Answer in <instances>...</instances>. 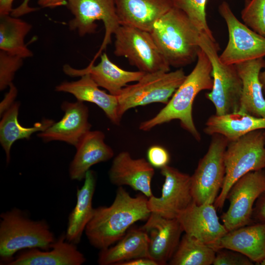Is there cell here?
<instances>
[{
    "mask_svg": "<svg viewBox=\"0 0 265 265\" xmlns=\"http://www.w3.org/2000/svg\"><path fill=\"white\" fill-rule=\"evenodd\" d=\"M84 180L83 186L77 189L76 204L69 215L65 233L66 239L75 244L80 242L94 211L92 201L96 183L95 173L89 170Z\"/></svg>",
    "mask_w": 265,
    "mask_h": 265,
    "instance_id": "d4e9b609",
    "label": "cell"
},
{
    "mask_svg": "<svg viewBox=\"0 0 265 265\" xmlns=\"http://www.w3.org/2000/svg\"><path fill=\"white\" fill-rule=\"evenodd\" d=\"M114 34L116 56L126 57L131 65L145 73L169 72L170 66L150 32L120 25Z\"/></svg>",
    "mask_w": 265,
    "mask_h": 265,
    "instance_id": "ba28073f",
    "label": "cell"
},
{
    "mask_svg": "<svg viewBox=\"0 0 265 265\" xmlns=\"http://www.w3.org/2000/svg\"><path fill=\"white\" fill-rule=\"evenodd\" d=\"M68 0H38V4L43 8H55L66 5Z\"/></svg>",
    "mask_w": 265,
    "mask_h": 265,
    "instance_id": "ab89813d",
    "label": "cell"
},
{
    "mask_svg": "<svg viewBox=\"0 0 265 265\" xmlns=\"http://www.w3.org/2000/svg\"><path fill=\"white\" fill-rule=\"evenodd\" d=\"M164 177L161 194L148 199L151 212L168 219L177 218L193 202L191 176L168 165L160 169Z\"/></svg>",
    "mask_w": 265,
    "mask_h": 265,
    "instance_id": "4fadbf2b",
    "label": "cell"
},
{
    "mask_svg": "<svg viewBox=\"0 0 265 265\" xmlns=\"http://www.w3.org/2000/svg\"><path fill=\"white\" fill-rule=\"evenodd\" d=\"M115 2L120 25L148 32L174 6L172 0H115Z\"/></svg>",
    "mask_w": 265,
    "mask_h": 265,
    "instance_id": "d6986e66",
    "label": "cell"
},
{
    "mask_svg": "<svg viewBox=\"0 0 265 265\" xmlns=\"http://www.w3.org/2000/svg\"><path fill=\"white\" fill-rule=\"evenodd\" d=\"M174 5L183 11L201 34L216 42L206 19L207 0H172Z\"/></svg>",
    "mask_w": 265,
    "mask_h": 265,
    "instance_id": "4dcf8cb0",
    "label": "cell"
},
{
    "mask_svg": "<svg viewBox=\"0 0 265 265\" xmlns=\"http://www.w3.org/2000/svg\"><path fill=\"white\" fill-rule=\"evenodd\" d=\"M260 80L262 84L264 93L265 94V70L260 72Z\"/></svg>",
    "mask_w": 265,
    "mask_h": 265,
    "instance_id": "b9f144b4",
    "label": "cell"
},
{
    "mask_svg": "<svg viewBox=\"0 0 265 265\" xmlns=\"http://www.w3.org/2000/svg\"><path fill=\"white\" fill-rule=\"evenodd\" d=\"M9 90L5 94L0 104V115L3 114L15 103V100L18 94V90L13 83L9 86Z\"/></svg>",
    "mask_w": 265,
    "mask_h": 265,
    "instance_id": "8d00e7d4",
    "label": "cell"
},
{
    "mask_svg": "<svg viewBox=\"0 0 265 265\" xmlns=\"http://www.w3.org/2000/svg\"><path fill=\"white\" fill-rule=\"evenodd\" d=\"M141 228L148 237L149 257L158 265L167 264L176 250L184 232L178 220L151 212Z\"/></svg>",
    "mask_w": 265,
    "mask_h": 265,
    "instance_id": "9a60e30c",
    "label": "cell"
},
{
    "mask_svg": "<svg viewBox=\"0 0 265 265\" xmlns=\"http://www.w3.org/2000/svg\"><path fill=\"white\" fill-rule=\"evenodd\" d=\"M64 111L62 119L54 122L37 135L44 142L60 141L76 147L81 138L89 131V109L82 102L64 101L61 105Z\"/></svg>",
    "mask_w": 265,
    "mask_h": 265,
    "instance_id": "2e32d148",
    "label": "cell"
},
{
    "mask_svg": "<svg viewBox=\"0 0 265 265\" xmlns=\"http://www.w3.org/2000/svg\"><path fill=\"white\" fill-rule=\"evenodd\" d=\"M229 142L220 134L212 135L207 153L191 176V192L196 204H214L217 197L225 179L224 155Z\"/></svg>",
    "mask_w": 265,
    "mask_h": 265,
    "instance_id": "9c48e42d",
    "label": "cell"
},
{
    "mask_svg": "<svg viewBox=\"0 0 265 265\" xmlns=\"http://www.w3.org/2000/svg\"><path fill=\"white\" fill-rule=\"evenodd\" d=\"M225 177L222 188L214 202L221 210L234 184L247 173L265 168V131L249 132L229 142L224 155Z\"/></svg>",
    "mask_w": 265,
    "mask_h": 265,
    "instance_id": "5b68a950",
    "label": "cell"
},
{
    "mask_svg": "<svg viewBox=\"0 0 265 265\" xmlns=\"http://www.w3.org/2000/svg\"><path fill=\"white\" fill-rule=\"evenodd\" d=\"M215 253L209 246L185 234L168 263L171 265H212Z\"/></svg>",
    "mask_w": 265,
    "mask_h": 265,
    "instance_id": "f546056e",
    "label": "cell"
},
{
    "mask_svg": "<svg viewBox=\"0 0 265 265\" xmlns=\"http://www.w3.org/2000/svg\"><path fill=\"white\" fill-rule=\"evenodd\" d=\"M150 33L170 66L181 68L197 59L201 34L175 6L154 24Z\"/></svg>",
    "mask_w": 265,
    "mask_h": 265,
    "instance_id": "3957f363",
    "label": "cell"
},
{
    "mask_svg": "<svg viewBox=\"0 0 265 265\" xmlns=\"http://www.w3.org/2000/svg\"><path fill=\"white\" fill-rule=\"evenodd\" d=\"M119 265H158V264L149 257H142L122 262Z\"/></svg>",
    "mask_w": 265,
    "mask_h": 265,
    "instance_id": "f35d334b",
    "label": "cell"
},
{
    "mask_svg": "<svg viewBox=\"0 0 265 265\" xmlns=\"http://www.w3.org/2000/svg\"><path fill=\"white\" fill-rule=\"evenodd\" d=\"M200 46L209 57L212 66V87L206 97L213 104L215 114L238 111L242 85L236 65L221 62L217 53L219 49L217 43L202 34Z\"/></svg>",
    "mask_w": 265,
    "mask_h": 265,
    "instance_id": "8992f818",
    "label": "cell"
},
{
    "mask_svg": "<svg viewBox=\"0 0 265 265\" xmlns=\"http://www.w3.org/2000/svg\"><path fill=\"white\" fill-rule=\"evenodd\" d=\"M63 70L71 77H81L89 74L98 86L116 96L128 83L137 82L145 74L140 71H129L120 68L110 61L105 53L101 55V61L97 65L90 64L84 69H76L66 64Z\"/></svg>",
    "mask_w": 265,
    "mask_h": 265,
    "instance_id": "ac0fdd59",
    "label": "cell"
},
{
    "mask_svg": "<svg viewBox=\"0 0 265 265\" xmlns=\"http://www.w3.org/2000/svg\"><path fill=\"white\" fill-rule=\"evenodd\" d=\"M148 243V237L141 228L131 229L116 244L100 250L98 263L100 265H119L132 259L149 257Z\"/></svg>",
    "mask_w": 265,
    "mask_h": 265,
    "instance_id": "4316f807",
    "label": "cell"
},
{
    "mask_svg": "<svg viewBox=\"0 0 265 265\" xmlns=\"http://www.w3.org/2000/svg\"><path fill=\"white\" fill-rule=\"evenodd\" d=\"M213 204H196L193 202L177 218L184 232L211 247L220 249L221 238L228 232L218 217Z\"/></svg>",
    "mask_w": 265,
    "mask_h": 265,
    "instance_id": "5bb4252c",
    "label": "cell"
},
{
    "mask_svg": "<svg viewBox=\"0 0 265 265\" xmlns=\"http://www.w3.org/2000/svg\"><path fill=\"white\" fill-rule=\"evenodd\" d=\"M154 167L144 158L133 159L128 152H120L108 171L110 182L117 186H128L147 197L153 195L151 184Z\"/></svg>",
    "mask_w": 265,
    "mask_h": 265,
    "instance_id": "e0dca14e",
    "label": "cell"
},
{
    "mask_svg": "<svg viewBox=\"0 0 265 265\" xmlns=\"http://www.w3.org/2000/svg\"><path fill=\"white\" fill-rule=\"evenodd\" d=\"M105 138L102 131L91 130L81 138L75 147L76 152L69 167L71 180L82 181L91 166L113 157L114 151Z\"/></svg>",
    "mask_w": 265,
    "mask_h": 265,
    "instance_id": "44dd1931",
    "label": "cell"
},
{
    "mask_svg": "<svg viewBox=\"0 0 265 265\" xmlns=\"http://www.w3.org/2000/svg\"><path fill=\"white\" fill-rule=\"evenodd\" d=\"M20 103L15 102L2 115L0 122V142L3 149L6 161L10 160V151L13 144L20 139H29L36 132H43L53 125L52 119H44L31 127H25L18 121Z\"/></svg>",
    "mask_w": 265,
    "mask_h": 265,
    "instance_id": "83f0119b",
    "label": "cell"
},
{
    "mask_svg": "<svg viewBox=\"0 0 265 265\" xmlns=\"http://www.w3.org/2000/svg\"><path fill=\"white\" fill-rule=\"evenodd\" d=\"M55 90L70 93L77 101L96 104L104 111L112 123L116 125L120 124L121 118L118 114L117 96L100 89L89 74L81 76L76 81L62 82L55 87Z\"/></svg>",
    "mask_w": 265,
    "mask_h": 265,
    "instance_id": "603a6c76",
    "label": "cell"
},
{
    "mask_svg": "<svg viewBox=\"0 0 265 265\" xmlns=\"http://www.w3.org/2000/svg\"><path fill=\"white\" fill-rule=\"evenodd\" d=\"M219 248L240 252L260 264L265 259V223H253L228 231L221 238Z\"/></svg>",
    "mask_w": 265,
    "mask_h": 265,
    "instance_id": "cb8c5ba5",
    "label": "cell"
},
{
    "mask_svg": "<svg viewBox=\"0 0 265 265\" xmlns=\"http://www.w3.org/2000/svg\"><path fill=\"white\" fill-rule=\"evenodd\" d=\"M147 159L154 167L162 168L167 165L170 161V155L167 150L160 145H153L147 150Z\"/></svg>",
    "mask_w": 265,
    "mask_h": 265,
    "instance_id": "e575fe53",
    "label": "cell"
},
{
    "mask_svg": "<svg viewBox=\"0 0 265 265\" xmlns=\"http://www.w3.org/2000/svg\"><path fill=\"white\" fill-rule=\"evenodd\" d=\"M253 263L247 256L240 252L223 248L216 252L212 265H252Z\"/></svg>",
    "mask_w": 265,
    "mask_h": 265,
    "instance_id": "836d02e7",
    "label": "cell"
},
{
    "mask_svg": "<svg viewBox=\"0 0 265 265\" xmlns=\"http://www.w3.org/2000/svg\"><path fill=\"white\" fill-rule=\"evenodd\" d=\"M51 250L31 248L20 253L8 265H81L86 261L76 244L68 241L62 234L52 244Z\"/></svg>",
    "mask_w": 265,
    "mask_h": 265,
    "instance_id": "ffe728a7",
    "label": "cell"
},
{
    "mask_svg": "<svg viewBox=\"0 0 265 265\" xmlns=\"http://www.w3.org/2000/svg\"><path fill=\"white\" fill-rule=\"evenodd\" d=\"M265 129V117L237 111L211 116L205 124L204 132L212 136L220 134L230 142L251 132Z\"/></svg>",
    "mask_w": 265,
    "mask_h": 265,
    "instance_id": "484cf974",
    "label": "cell"
},
{
    "mask_svg": "<svg viewBox=\"0 0 265 265\" xmlns=\"http://www.w3.org/2000/svg\"><path fill=\"white\" fill-rule=\"evenodd\" d=\"M253 223H265V189L257 199L252 214Z\"/></svg>",
    "mask_w": 265,
    "mask_h": 265,
    "instance_id": "d590c367",
    "label": "cell"
},
{
    "mask_svg": "<svg viewBox=\"0 0 265 265\" xmlns=\"http://www.w3.org/2000/svg\"><path fill=\"white\" fill-rule=\"evenodd\" d=\"M220 15L228 30L229 40L219 55L221 62L236 65L265 56V37L240 22L233 13L228 3L222 1L218 6Z\"/></svg>",
    "mask_w": 265,
    "mask_h": 265,
    "instance_id": "30bf717a",
    "label": "cell"
},
{
    "mask_svg": "<svg viewBox=\"0 0 265 265\" xmlns=\"http://www.w3.org/2000/svg\"><path fill=\"white\" fill-rule=\"evenodd\" d=\"M265 189L264 169L250 172L234 184L226 197L229 208L221 216L228 232L253 223L254 206Z\"/></svg>",
    "mask_w": 265,
    "mask_h": 265,
    "instance_id": "7c38bea8",
    "label": "cell"
},
{
    "mask_svg": "<svg viewBox=\"0 0 265 265\" xmlns=\"http://www.w3.org/2000/svg\"><path fill=\"white\" fill-rule=\"evenodd\" d=\"M241 17L245 25L265 37V0H245Z\"/></svg>",
    "mask_w": 265,
    "mask_h": 265,
    "instance_id": "1f68e13d",
    "label": "cell"
},
{
    "mask_svg": "<svg viewBox=\"0 0 265 265\" xmlns=\"http://www.w3.org/2000/svg\"><path fill=\"white\" fill-rule=\"evenodd\" d=\"M24 58L19 55L0 51V90H4L13 83L16 72L23 64Z\"/></svg>",
    "mask_w": 265,
    "mask_h": 265,
    "instance_id": "d6a6232c",
    "label": "cell"
},
{
    "mask_svg": "<svg viewBox=\"0 0 265 265\" xmlns=\"http://www.w3.org/2000/svg\"><path fill=\"white\" fill-rule=\"evenodd\" d=\"M30 0H24L19 6L13 9L10 15L15 17H19L36 11V8L29 6V2Z\"/></svg>",
    "mask_w": 265,
    "mask_h": 265,
    "instance_id": "74e56055",
    "label": "cell"
},
{
    "mask_svg": "<svg viewBox=\"0 0 265 265\" xmlns=\"http://www.w3.org/2000/svg\"><path fill=\"white\" fill-rule=\"evenodd\" d=\"M0 256L6 264L23 249H50L55 238L45 220H34L14 208L0 215Z\"/></svg>",
    "mask_w": 265,
    "mask_h": 265,
    "instance_id": "277c9868",
    "label": "cell"
},
{
    "mask_svg": "<svg viewBox=\"0 0 265 265\" xmlns=\"http://www.w3.org/2000/svg\"><path fill=\"white\" fill-rule=\"evenodd\" d=\"M14 0H0V16L10 14Z\"/></svg>",
    "mask_w": 265,
    "mask_h": 265,
    "instance_id": "60d3db41",
    "label": "cell"
},
{
    "mask_svg": "<svg viewBox=\"0 0 265 265\" xmlns=\"http://www.w3.org/2000/svg\"><path fill=\"white\" fill-rule=\"evenodd\" d=\"M66 5L74 17L69 22V28L77 30L80 36L95 33L96 21L100 20L104 23L105 34L99 51L91 61L94 63L111 42V35L120 26L115 0H68Z\"/></svg>",
    "mask_w": 265,
    "mask_h": 265,
    "instance_id": "8fae6325",
    "label": "cell"
},
{
    "mask_svg": "<svg viewBox=\"0 0 265 265\" xmlns=\"http://www.w3.org/2000/svg\"><path fill=\"white\" fill-rule=\"evenodd\" d=\"M32 28L28 23L11 16H0V50L23 58L32 56L25 43V38Z\"/></svg>",
    "mask_w": 265,
    "mask_h": 265,
    "instance_id": "f1b7e54d",
    "label": "cell"
},
{
    "mask_svg": "<svg viewBox=\"0 0 265 265\" xmlns=\"http://www.w3.org/2000/svg\"><path fill=\"white\" fill-rule=\"evenodd\" d=\"M235 65L242 85L238 111L265 117V98L260 80V72L265 68V60L260 58Z\"/></svg>",
    "mask_w": 265,
    "mask_h": 265,
    "instance_id": "7402d4cb",
    "label": "cell"
},
{
    "mask_svg": "<svg viewBox=\"0 0 265 265\" xmlns=\"http://www.w3.org/2000/svg\"><path fill=\"white\" fill-rule=\"evenodd\" d=\"M186 76L182 68L145 73L136 83L127 85L117 96L119 117L122 118L128 110L138 106L154 103L166 105Z\"/></svg>",
    "mask_w": 265,
    "mask_h": 265,
    "instance_id": "52a82bcc",
    "label": "cell"
},
{
    "mask_svg": "<svg viewBox=\"0 0 265 265\" xmlns=\"http://www.w3.org/2000/svg\"><path fill=\"white\" fill-rule=\"evenodd\" d=\"M260 265H265V259H264L260 264Z\"/></svg>",
    "mask_w": 265,
    "mask_h": 265,
    "instance_id": "7bdbcfd3",
    "label": "cell"
},
{
    "mask_svg": "<svg viewBox=\"0 0 265 265\" xmlns=\"http://www.w3.org/2000/svg\"><path fill=\"white\" fill-rule=\"evenodd\" d=\"M196 64L192 71L175 92L169 102L152 118L142 122L139 127L140 130L148 131L155 127L179 120L182 128L197 141L201 135L193 121L192 106L197 94L202 90H211L212 87V66L209 57L201 48Z\"/></svg>",
    "mask_w": 265,
    "mask_h": 265,
    "instance_id": "7a4b0ae2",
    "label": "cell"
},
{
    "mask_svg": "<svg viewBox=\"0 0 265 265\" xmlns=\"http://www.w3.org/2000/svg\"><path fill=\"white\" fill-rule=\"evenodd\" d=\"M151 213L148 197L143 194L132 197L119 186L111 205L94 208L84 232L90 244L103 250L120 240L135 222L147 219Z\"/></svg>",
    "mask_w": 265,
    "mask_h": 265,
    "instance_id": "6da1fadb",
    "label": "cell"
}]
</instances>
